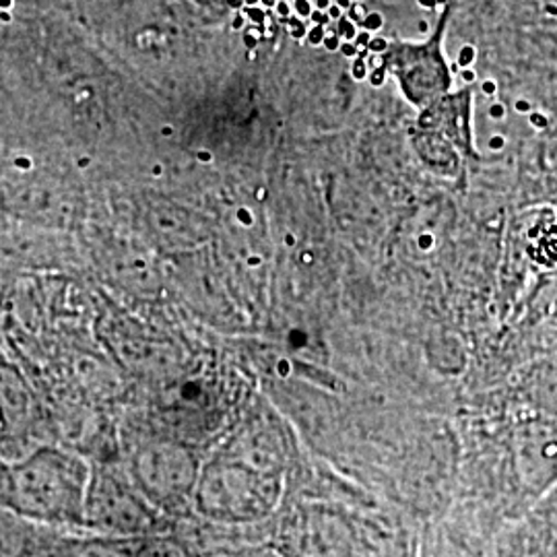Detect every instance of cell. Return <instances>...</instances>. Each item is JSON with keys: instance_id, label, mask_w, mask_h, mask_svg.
Wrapping results in <instances>:
<instances>
[{"instance_id": "4fadbf2b", "label": "cell", "mask_w": 557, "mask_h": 557, "mask_svg": "<svg viewBox=\"0 0 557 557\" xmlns=\"http://www.w3.org/2000/svg\"><path fill=\"white\" fill-rule=\"evenodd\" d=\"M475 60V48L473 46H462L458 52V66L460 69H469V64H473Z\"/></svg>"}, {"instance_id": "9a60e30c", "label": "cell", "mask_w": 557, "mask_h": 557, "mask_svg": "<svg viewBox=\"0 0 557 557\" xmlns=\"http://www.w3.org/2000/svg\"><path fill=\"white\" fill-rule=\"evenodd\" d=\"M329 34H326V27H320V25H314L312 29H308V41H310V46H320V44H324V38H326Z\"/></svg>"}, {"instance_id": "6da1fadb", "label": "cell", "mask_w": 557, "mask_h": 557, "mask_svg": "<svg viewBox=\"0 0 557 557\" xmlns=\"http://www.w3.org/2000/svg\"><path fill=\"white\" fill-rule=\"evenodd\" d=\"M91 460L60 442L0 457V508L62 531H85Z\"/></svg>"}, {"instance_id": "d6a6232c", "label": "cell", "mask_w": 557, "mask_h": 557, "mask_svg": "<svg viewBox=\"0 0 557 557\" xmlns=\"http://www.w3.org/2000/svg\"><path fill=\"white\" fill-rule=\"evenodd\" d=\"M434 246V236H430V234H423L421 238H419V248L421 250H430Z\"/></svg>"}, {"instance_id": "c3c4849f", "label": "cell", "mask_w": 557, "mask_h": 557, "mask_svg": "<svg viewBox=\"0 0 557 557\" xmlns=\"http://www.w3.org/2000/svg\"><path fill=\"white\" fill-rule=\"evenodd\" d=\"M11 4H13V0H0V11H9Z\"/></svg>"}, {"instance_id": "ac0fdd59", "label": "cell", "mask_w": 557, "mask_h": 557, "mask_svg": "<svg viewBox=\"0 0 557 557\" xmlns=\"http://www.w3.org/2000/svg\"><path fill=\"white\" fill-rule=\"evenodd\" d=\"M338 52H341L343 57H347V59H358L359 52H361V50H359L358 46H356L354 41H343Z\"/></svg>"}, {"instance_id": "ee69618b", "label": "cell", "mask_w": 557, "mask_h": 557, "mask_svg": "<svg viewBox=\"0 0 557 557\" xmlns=\"http://www.w3.org/2000/svg\"><path fill=\"white\" fill-rule=\"evenodd\" d=\"M11 20H13V17H11L9 11H0V21H2V23H11Z\"/></svg>"}, {"instance_id": "836d02e7", "label": "cell", "mask_w": 557, "mask_h": 557, "mask_svg": "<svg viewBox=\"0 0 557 557\" xmlns=\"http://www.w3.org/2000/svg\"><path fill=\"white\" fill-rule=\"evenodd\" d=\"M238 220L239 223H244V225H252V213L248 211V209H238Z\"/></svg>"}, {"instance_id": "4dcf8cb0", "label": "cell", "mask_w": 557, "mask_h": 557, "mask_svg": "<svg viewBox=\"0 0 557 557\" xmlns=\"http://www.w3.org/2000/svg\"><path fill=\"white\" fill-rule=\"evenodd\" d=\"M515 108H517L518 114H531V112H533V108H531V101L527 100H517Z\"/></svg>"}, {"instance_id": "5bb4252c", "label": "cell", "mask_w": 557, "mask_h": 557, "mask_svg": "<svg viewBox=\"0 0 557 557\" xmlns=\"http://www.w3.org/2000/svg\"><path fill=\"white\" fill-rule=\"evenodd\" d=\"M244 15L257 25H262L267 21V11L260 7H244Z\"/></svg>"}, {"instance_id": "484cf974", "label": "cell", "mask_w": 557, "mask_h": 557, "mask_svg": "<svg viewBox=\"0 0 557 557\" xmlns=\"http://www.w3.org/2000/svg\"><path fill=\"white\" fill-rule=\"evenodd\" d=\"M275 11H277V15L281 20H287V17L292 15V7H289V2H285V0H278Z\"/></svg>"}, {"instance_id": "ba28073f", "label": "cell", "mask_w": 557, "mask_h": 557, "mask_svg": "<svg viewBox=\"0 0 557 557\" xmlns=\"http://www.w3.org/2000/svg\"><path fill=\"white\" fill-rule=\"evenodd\" d=\"M529 397L543 418L557 423V363L539 368L529 379Z\"/></svg>"}, {"instance_id": "d6986e66", "label": "cell", "mask_w": 557, "mask_h": 557, "mask_svg": "<svg viewBox=\"0 0 557 557\" xmlns=\"http://www.w3.org/2000/svg\"><path fill=\"white\" fill-rule=\"evenodd\" d=\"M292 23V38L294 40H301V38H308V29H306V25L298 20L289 21Z\"/></svg>"}, {"instance_id": "277c9868", "label": "cell", "mask_w": 557, "mask_h": 557, "mask_svg": "<svg viewBox=\"0 0 557 557\" xmlns=\"http://www.w3.org/2000/svg\"><path fill=\"white\" fill-rule=\"evenodd\" d=\"M174 522L147 499L120 458L91 465L85 499V531L119 539L170 533Z\"/></svg>"}, {"instance_id": "d590c367", "label": "cell", "mask_w": 557, "mask_h": 557, "mask_svg": "<svg viewBox=\"0 0 557 557\" xmlns=\"http://www.w3.org/2000/svg\"><path fill=\"white\" fill-rule=\"evenodd\" d=\"M15 168H17V170H32L34 163H32L29 158H17V160H15Z\"/></svg>"}, {"instance_id": "ab89813d", "label": "cell", "mask_w": 557, "mask_h": 557, "mask_svg": "<svg viewBox=\"0 0 557 557\" xmlns=\"http://www.w3.org/2000/svg\"><path fill=\"white\" fill-rule=\"evenodd\" d=\"M335 4L343 11H349L354 7V0H335Z\"/></svg>"}, {"instance_id": "60d3db41", "label": "cell", "mask_w": 557, "mask_h": 557, "mask_svg": "<svg viewBox=\"0 0 557 557\" xmlns=\"http://www.w3.org/2000/svg\"><path fill=\"white\" fill-rule=\"evenodd\" d=\"M197 158H199L200 163H211L213 161V156L209 151H199Z\"/></svg>"}, {"instance_id": "7dc6e473", "label": "cell", "mask_w": 557, "mask_h": 557, "mask_svg": "<svg viewBox=\"0 0 557 557\" xmlns=\"http://www.w3.org/2000/svg\"><path fill=\"white\" fill-rule=\"evenodd\" d=\"M278 0H260V4H264L267 9H273V7H277Z\"/></svg>"}, {"instance_id": "db71d44e", "label": "cell", "mask_w": 557, "mask_h": 557, "mask_svg": "<svg viewBox=\"0 0 557 557\" xmlns=\"http://www.w3.org/2000/svg\"><path fill=\"white\" fill-rule=\"evenodd\" d=\"M450 73H460V66H458V62L450 64Z\"/></svg>"}, {"instance_id": "44dd1931", "label": "cell", "mask_w": 557, "mask_h": 557, "mask_svg": "<svg viewBox=\"0 0 557 557\" xmlns=\"http://www.w3.org/2000/svg\"><path fill=\"white\" fill-rule=\"evenodd\" d=\"M310 21H312L314 25H320V27H329V23H331V17H329V13H324V11H319V9H314V11H312V15H310Z\"/></svg>"}, {"instance_id": "f6af8a7d", "label": "cell", "mask_w": 557, "mask_h": 557, "mask_svg": "<svg viewBox=\"0 0 557 557\" xmlns=\"http://www.w3.org/2000/svg\"><path fill=\"white\" fill-rule=\"evenodd\" d=\"M161 135H163V137H172V135H174V128H172V126H163V128H161Z\"/></svg>"}, {"instance_id": "816d5d0a", "label": "cell", "mask_w": 557, "mask_h": 557, "mask_svg": "<svg viewBox=\"0 0 557 557\" xmlns=\"http://www.w3.org/2000/svg\"><path fill=\"white\" fill-rule=\"evenodd\" d=\"M428 29H430V25H428V21H419V32H423V34H425V32H428Z\"/></svg>"}, {"instance_id": "ffe728a7", "label": "cell", "mask_w": 557, "mask_h": 557, "mask_svg": "<svg viewBox=\"0 0 557 557\" xmlns=\"http://www.w3.org/2000/svg\"><path fill=\"white\" fill-rule=\"evenodd\" d=\"M366 15H368V13H366V9H363L361 4H354V7L349 9V15H347V17H349V21H354L356 25H363Z\"/></svg>"}, {"instance_id": "52a82bcc", "label": "cell", "mask_w": 557, "mask_h": 557, "mask_svg": "<svg viewBox=\"0 0 557 557\" xmlns=\"http://www.w3.org/2000/svg\"><path fill=\"white\" fill-rule=\"evenodd\" d=\"M71 533L0 508V557H60Z\"/></svg>"}, {"instance_id": "8fae6325", "label": "cell", "mask_w": 557, "mask_h": 557, "mask_svg": "<svg viewBox=\"0 0 557 557\" xmlns=\"http://www.w3.org/2000/svg\"><path fill=\"white\" fill-rule=\"evenodd\" d=\"M335 34H337L341 40L356 41V38H358V25H356L354 21H349V17L345 15L343 20L337 21V29H335Z\"/></svg>"}, {"instance_id": "30bf717a", "label": "cell", "mask_w": 557, "mask_h": 557, "mask_svg": "<svg viewBox=\"0 0 557 557\" xmlns=\"http://www.w3.org/2000/svg\"><path fill=\"white\" fill-rule=\"evenodd\" d=\"M199 557H273L267 552H262L260 547L255 545H239V547H232V549H221V552H213L207 556Z\"/></svg>"}, {"instance_id": "8992f818", "label": "cell", "mask_w": 557, "mask_h": 557, "mask_svg": "<svg viewBox=\"0 0 557 557\" xmlns=\"http://www.w3.org/2000/svg\"><path fill=\"white\" fill-rule=\"evenodd\" d=\"M518 462L527 494H545L557 479V423L531 421L518 432Z\"/></svg>"}, {"instance_id": "7bdbcfd3", "label": "cell", "mask_w": 557, "mask_h": 557, "mask_svg": "<svg viewBox=\"0 0 557 557\" xmlns=\"http://www.w3.org/2000/svg\"><path fill=\"white\" fill-rule=\"evenodd\" d=\"M418 4L423 9H434L438 4V0H418Z\"/></svg>"}, {"instance_id": "bcb514c9", "label": "cell", "mask_w": 557, "mask_h": 557, "mask_svg": "<svg viewBox=\"0 0 557 557\" xmlns=\"http://www.w3.org/2000/svg\"><path fill=\"white\" fill-rule=\"evenodd\" d=\"M227 4H230L232 9H242V7H244V0H227Z\"/></svg>"}, {"instance_id": "603a6c76", "label": "cell", "mask_w": 557, "mask_h": 557, "mask_svg": "<svg viewBox=\"0 0 557 557\" xmlns=\"http://www.w3.org/2000/svg\"><path fill=\"white\" fill-rule=\"evenodd\" d=\"M351 75H354V79L356 81L366 79V59H361V57L356 59V64H354V71H351Z\"/></svg>"}, {"instance_id": "83f0119b", "label": "cell", "mask_w": 557, "mask_h": 557, "mask_svg": "<svg viewBox=\"0 0 557 557\" xmlns=\"http://www.w3.org/2000/svg\"><path fill=\"white\" fill-rule=\"evenodd\" d=\"M481 89H483L485 96H494V94H498V83L492 79L483 81V83H481Z\"/></svg>"}, {"instance_id": "cb8c5ba5", "label": "cell", "mask_w": 557, "mask_h": 557, "mask_svg": "<svg viewBox=\"0 0 557 557\" xmlns=\"http://www.w3.org/2000/svg\"><path fill=\"white\" fill-rule=\"evenodd\" d=\"M370 41H372V34L370 32H358V38H356V46H358L359 50H368V46H370Z\"/></svg>"}, {"instance_id": "74e56055", "label": "cell", "mask_w": 557, "mask_h": 557, "mask_svg": "<svg viewBox=\"0 0 557 557\" xmlns=\"http://www.w3.org/2000/svg\"><path fill=\"white\" fill-rule=\"evenodd\" d=\"M244 25H246V15H244V13H238V15L234 17L232 27H234V29H244Z\"/></svg>"}, {"instance_id": "7c38bea8", "label": "cell", "mask_w": 557, "mask_h": 557, "mask_svg": "<svg viewBox=\"0 0 557 557\" xmlns=\"http://www.w3.org/2000/svg\"><path fill=\"white\" fill-rule=\"evenodd\" d=\"M382 25H384V17L374 11V13H368V15H366V20H363V25H361V27H363L366 32H370V34H372V32H379V29H382Z\"/></svg>"}, {"instance_id": "e0dca14e", "label": "cell", "mask_w": 557, "mask_h": 557, "mask_svg": "<svg viewBox=\"0 0 557 557\" xmlns=\"http://www.w3.org/2000/svg\"><path fill=\"white\" fill-rule=\"evenodd\" d=\"M388 50V40L386 38H372L370 41V46H368V52H372V54H384Z\"/></svg>"}, {"instance_id": "5b68a950", "label": "cell", "mask_w": 557, "mask_h": 557, "mask_svg": "<svg viewBox=\"0 0 557 557\" xmlns=\"http://www.w3.org/2000/svg\"><path fill=\"white\" fill-rule=\"evenodd\" d=\"M46 425L48 416L32 382L0 351V457H15L48 442L40 434Z\"/></svg>"}, {"instance_id": "d4e9b609", "label": "cell", "mask_w": 557, "mask_h": 557, "mask_svg": "<svg viewBox=\"0 0 557 557\" xmlns=\"http://www.w3.org/2000/svg\"><path fill=\"white\" fill-rule=\"evenodd\" d=\"M384 79H386V69H384V66H380L376 71H372V75H370V83H372V87H382Z\"/></svg>"}, {"instance_id": "7402d4cb", "label": "cell", "mask_w": 557, "mask_h": 557, "mask_svg": "<svg viewBox=\"0 0 557 557\" xmlns=\"http://www.w3.org/2000/svg\"><path fill=\"white\" fill-rule=\"evenodd\" d=\"M341 44H343V40L338 38L337 34H329L326 38H324V48L329 50V52H337V50H341Z\"/></svg>"}, {"instance_id": "681fc988", "label": "cell", "mask_w": 557, "mask_h": 557, "mask_svg": "<svg viewBox=\"0 0 557 557\" xmlns=\"http://www.w3.org/2000/svg\"><path fill=\"white\" fill-rule=\"evenodd\" d=\"M89 158H81L79 161H77V165H79L81 170H85V168H89Z\"/></svg>"}, {"instance_id": "3957f363", "label": "cell", "mask_w": 557, "mask_h": 557, "mask_svg": "<svg viewBox=\"0 0 557 557\" xmlns=\"http://www.w3.org/2000/svg\"><path fill=\"white\" fill-rule=\"evenodd\" d=\"M278 498L281 475L215 453L200 467L193 515L221 527L252 529L275 512Z\"/></svg>"}, {"instance_id": "f1b7e54d", "label": "cell", "mask_w": 557, "mask_h": 557, "mask_svg": "<svg viewBox=\"0 0 557 557\" xmlns=\"http://www.w3.org/2000/svg\"><path fill=\"white\" fill-rule=\"evenodd\" d=\"M490 116L494 120L506 119V108H504L502 103H494V106H490Z\"/></svg>"}, {"instance_id": "11a10c76", "label": "cell", "mask_w": 557, "mask_h": 557, "mask_svg": "<svg viewBox=\"0 0 557 557\" xmlns=\"http://www.w3.org/2000/svg\"><path fill=\"white\" fill-rule=\"evenodd\" d=\"M161 172H163L161 165H153V174H156V176H161Z\"/></svg>"}, {"instance_id": "4316f807", "label": "cell", "mask_w": 557, "mask_h": 557, "mask_svg": "<svg viewBox=\"0 0 557 557\" xmlns=\"http://www.w3.org/2000/svg\"><path fill=\"white\" fill-rule=\"evenodd\" d=\"M529 116H531V124H533V126H537V128H545V126L549 124V119H547V116H543L541 112H531Z\"/></svg>"}, {"instance_id": "f546056e", "label": "cell", "mask_w": 557, "mask_h": 557, "mask_svg": "<svg viewBox=\"0 0 557 557\" xmlns=\"http://www.w3.org/2000/svg\"><path fill=\"white\" fill-rule=\"evenodd\" d=\"M487 147H490L492 151H502V149L506 147V139H504L502 135H496V137H492V139H490Z\"/></svg>"}, {"instance_id": "f5cc1de1", "label": "cell", "mask_w": 557, "mask_h": 557, "mask_svg": "<svg viewBox=\"0 0 557 557\" xmlns=\"http://www.w3.org/2000/svg\"><path fill=\"white\" fill-rule=\"evenodd\" d=\"M260 0H244L246 7H259Z\"/></svg>"}, {"instance_id": "b9f144b4", "label": "cell", "mask_w": 557, "mask_h": 557, "mask_svg": "<svg viewBox=\"0 0 557 557\" xmlns=\"http://www.w3.org/2000/svg\"><path fill=\"white\" fill-rule=\"evenodd\" d=\"M368 62H370V66L376 71V69H380L382 66V60H380V54H374V57H370V59H366Z\"/></svg>"}, {"instance_id": "1f68e13d", "label": "cell", "mask_w": 557, "mask_h": 557, "mask_svg": "<svg viewBox=\"0 0 557 557\" xmlns=\"http://www.w3.org/2000/svg\"><path fill=\"white\" fill-rule=\"evenodd\" d=\"M460 77L465 83H475L478 79V75H475V71L469 66V69H460Z\"/></svg>"}, {"instance_id": "7a4b0ae2", "label": "cell", "mask_w": 557, "mask_h": 557, "mask_svg": "<svg viewBox=\"0 0 557 557\" xmlns=\"http://www.w3.org/2000/svg\"><path fill=\"white\" fill-rule=\"evenodd\" d=\"M120 436V460L147 499L172 522L190 517L200 475L195 453L182 440L143 428Z\"/></svg>"}, {"instance_id": "9c48e42d", "label": "cell", "mask_w": 557, "mask_h": 557, "mask_svg": "<svg viewBox=\"0 0 557 557\" xmlns=\"http://www.w3.org/2000/svg\"><path fill=\"white\" fill-rule=\"evenodd\" d=\"M531 246V255L541 267L554 269L557 267V223H537L527 232Z\"/></svg>"}, {"instance_id": "9f6ffc18", "label": "cell", "mask_w": 557, "mask_h": 557, "mask_svg": "<svg viewBox=\"0 0 557 557\" xmlns=\"http://www.w3.org/2000/svg\"><path fill=\"white\" fill-rule=\"evenodd\" d=\"M361 2H363V0H354V4H361Z\"/></svg>"}, {"instance_id": "8d00e7d4", "label": "cell", "mask_w": 557, "mask_h": 557, "mask_svg": "<svg viewBox=\"0 0 557 557\" xmlns=\"http://www.w3.org/2000/svg\"><path fill=\"white\" fill-rule=\"evenodd\" d=\"M244 44H246V48H257V46H259V36L246 34V36H244Z\"/></svg>"}, {"instance_id": "e575fe53", "label": "cell", "mask_w": 557, "mask_h": 557, "mask_svg": "<svg viewBox=\"0 0 557 557\" xmlns=\"http://www.w3.org/2000/svg\"><path fill=\"white\" fill-rule=\"evenodd\" d=\"M326 13H329V17H331V21H338L345 17V15H343V9H338L335 2H333V7H331V9L326 11Z\"/></svg>"}, {"instance_id": "f907efd6", "label": "cell", "mask_w": 557, "mask_h": 557, "mask_svg": "<svg viewBox=\"0 0 557 557\" xmlns=\"http://www.w3.org/2000/svg\"><path fill=\"white\" fill-rule=\"evenodd\" d=\"M545 13H549L552 17H557V7L554 4H547V9H545Z\"/></svg>"}, {"instance_id": "2e32d148", "label": "cell", "mask_w": 557, "mask_h": 557, "mask_svg": "<svg viewBox=\"0 0 557 557\" xmlns=\"http://www.w3.org/2000/svg\"><path fill=\"white\" fill-rule=\"evenodd\" d=\"M294 9H296V15L301 17V20H310V15H312V11H314V7L310 4V0H296Z\"/></svg>"}, {"instance_id": "f35d334b", "label": "cell", "mask_w": 557, "mask_h": 557, "mask_svg": "<svg viewBox=\"0 0 557 557\" xmlns=\"http://www.w3.org/2000/svg\"><path fill=\"white\" fill-rule=\"evenodd\" d=\"M331 7H333V0H317V9H319V11L326 13Z\"/></svg>"}]
</instances>
